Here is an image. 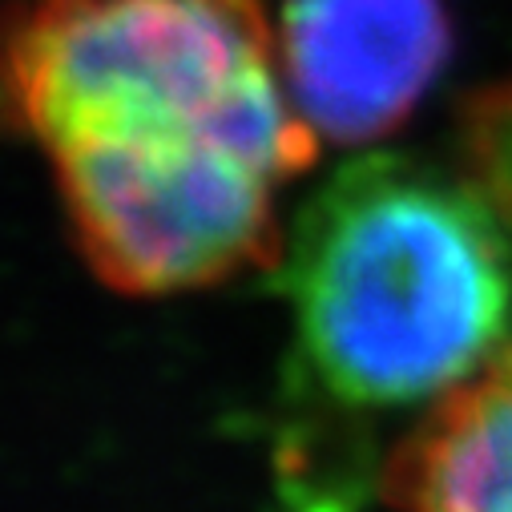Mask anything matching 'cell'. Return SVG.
<instances>
[{
    "label": "cell",
    "mask_w": 512,
    "mask_h": 512,
    "mask_svg": "<svg viewBox=\"0 0 512 512\" xmlns=\"http://www.w3.org/2000/svg\"><path fill=\"white\" fill-rule=\"evenodd\" d=\"M295 388L339 416L432 412L512 343V81L444 154H363L307 198L283 271Z\"/></svg>",
    "instance_id": "6da1fadb"
},
{
    "label": "cell",
    "mask_w": 512,
    "mask_h": 512,
    "mask_svg": "<svg viewBox=\"0 0 512 512\" xmlns=\"http://www.w3.org/2000/svg\"><path fill=\"white\" fill-rule=\"evenodd\" d=\"M0 93L53 162L222 150L291 182L319 150L259 0H25Z\"/></svg>",
    "instance_id": "7a4b0ae2"
},
{
    "label": "cell",
    "mask_w": 512,
    "mask_h": 512,
    "mask_svg": "<svg viewBox=\"0 0 512 512\" xmlns=\"http://www.w3.org/2000/svg\"><path fill=\"white\" fill-rule=\"evenodd\" d=\"M53 166L81 250L121 291L206 287L279 254L275 202L287 178L250 158L85 154Z\"/></svg>",
    "instance_id": "3957f363"
},
{
    "label": "cell",
    "mask_w": 512,
    "mask_h": 512,
    "mask_svg": "<svg viewBox=\"0 0 512 512\" xmlns=\"http://www.w3.org/2000/svg\"><path fill=\"white\" fill-rule=\"evenodd\" d=\"M279 69L299 117L335 146L404 125L452 57L444 0H283Z\"/></svg>",
    "instance_id": "277c9868"
},
{
    "label": "cell",
    "mask_w": 512,
    "mask_h": 512,
    "mask_svg": "<svg viewBox=\"0 0 512 512\" xmlns=\"http://www.w3.org/2000/svg\"><path fill=\"white\" fill-rule=\"evenodd\" d=\"M383 496L400 512H512V343L412 424Z\"/></svg>",
    "instance_id": "5b68a950"
}]
</instances>
